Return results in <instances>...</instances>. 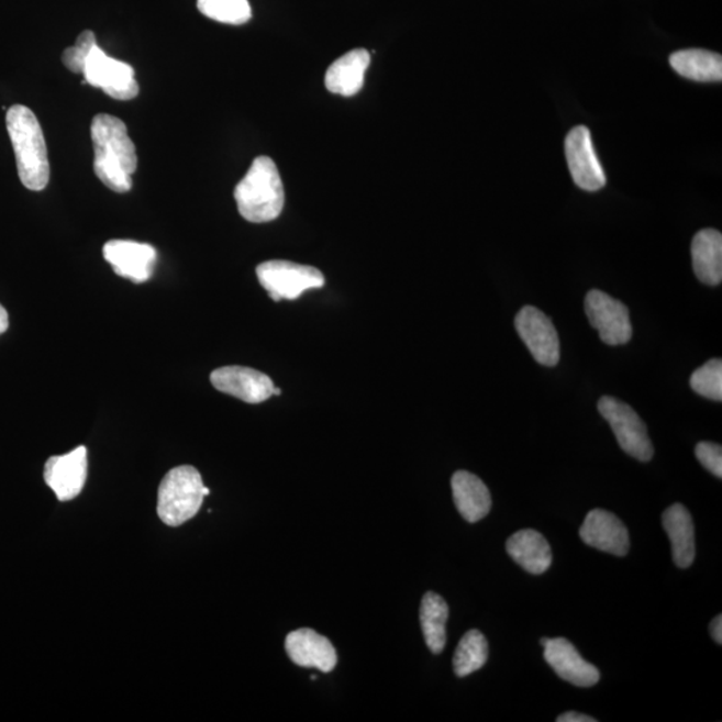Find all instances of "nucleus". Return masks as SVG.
Here are the masks:
<instances>
[{
  "mask_svg": "<svg viewBox=\"0 0 722 722\" xmlns=\"http://www.w3.org/2000/svg\"><path fill=\"white\" fill-rule=\"evenodd\" d=\"M690 387L701 397L714 401L722 400V362L712 359L696 369L690 378Z\"/></svg>",
  "mask_w": 722,
  "mask_h": 722,
  "instance_id": "obj_26",
  "label": "nucleus"
},
{
  "mask_svg": "<svg viewBox=\"0 0 722 722\" xmlns=\"http://www.w3.org/2000/svg\"><path fill=\"white\" fill-rule=\"evenodd\" d=\"M558 722H596V719L590 718L588 714L567 712L560 714L557 719Z\"/></svg>",
  "mask_w": 722,
  "mask_h": 722,
  "instance_id": "obj_29",
  "label": "nucleus"
},
{
  "mask_svg": "<svg viewBox=\"0 0 722 722\" xmlns=\"http://www.w3.org/2000/svg\"><path fill=\"white\" fill-rule=\"evenodd\" d=\"M5 122L22 184L34 191L45 189L51 181V163L40 121L29 108L14 104L8 110Z\"/></svg>",
  "mask_w": 722,
  "mask_h": 722,
  "instance_id": "obj_2",
  "label": "nucleus"
},
{
  "mask_svg": "<svg viewBox=\"0 0 722 722\" xmlns=\"http://www.w3.org/2000/svg\"><path fill=\"white\" fill-rule=\"evenodd\" d=\"M452 487L456 509L467 522L477 523L489 514L492 504L490 491L477 475L456 471Z\"/></svg>",
  "mask_w": 722,
  "mask_h": 722,
  "instance_id": "obj_20",
  "label": "nucleus"
},
{
  "mask_svg": "<svg viewBox=\"0 0 722 722\" xmlns=\"http://www.w3.org/2000/svg\"><path fill=\"white\" fill-rule=\"evenodd\" d=\"M566 159L574 182L586 191L601 190L607 185V175L597 157L588 127L577 126L567 134Z\"/></svg>",
  "mask_w": 722,
  "mask_h": 722,
  "instance_id": "obj_10",
  "label": "nucleus"
},
{
  "mask_svg": "<svg viewBox=\"0 0 722 722\" xmlns=\"http://www.w3.org/2000/svg\"><path fill=\"white\" fill-rule=\"evenodd\" d=\"M43 477L58 501H73L82 492L88 479V449L79 446L69 454L52 456L46 462Z\"/></svg>",
  "mask_w": 722,
  "mask_h": 722,
  "instance_id": "obj_11",
  "label": "nucleus"
},
{
  "mask_svg": "<svg viewBox=\"0 0 722 722\" xmlns=\"http://www.w3.org/2000/svg\"><path fill=\"white\" fill-rule=\"evenodd\" d=\"M97 46L96 34L90 30L84 31L78 36L76 45L66 48L62 60L64 65L73 73L82 74L86 59H88L92 48Z\"/></svg>",
  "mask_w": 722,
  "mask_h": 722,
  "instance_id": "obj_27",
  "label": "nucleus"
},
{
  "mask_svg": "<svg viewBox=\"0 0 722 722\" xmlns=\"http://www.w3.org/2000/svg\"><path fill=\"white\" fill-rule=\"evenodd\" d=\"M197 8L211 20L226 24H244L252 18L248 0H197Z\"/></svg>",
  "mask_w": 722,
  "mask_h": 722,
  "instance_id": "obj_25",
  "label": "nucleus"
},
{
  "mask_svg": "<svg viewBox=\"0 0 722 722\" xmlns=\"http://www.w3.org/2000/svg\"><path fill=\"white\" fill-rule=\"evenodd\" d=\"M663 526L671 543L673 560L681 569H688L696 558L692 515L684 504L675 503L664 512Z\"/></svg>",
  "mask_w": 722,
  "mask_h": 722,
  "instance_id": "obj_17",
  "label": "nucleus"
},
{
  "mask_svg": "<svg viewBox=\"0 0 722 722\" xmlns=\"http://www.w3.org/2000/svg\"><path fill=\"white\" fill-rule=\"evenodd\" d=\"M91 140L97 177L115 193H127L138 158L125 123L113 115L98 114L91 122Z\"/></svg>",
  "mask_w": 722,
  "mask_h": 722,
  "instance_id": "obj_1",
  "label": "nucleus"
},
{
  "mask_svg": "<svg viewBox=\"0 0 722 722\" xmlns=\"http://www.w3.org/2000/svg\"><path fill=\"white\" fill-rule=\"evenodd\" d=\"M103 257L115 274L135 284L151 279L157 262V251L149 244L132 240H110L103 246Z\"/></svg>",
  "mask_w": 722,
  "mask_h": 722,
  "instance_id": "obj_12",
  "label": "nucleus"
},
{
  "mask_svg": "<svg viewBox=\"0 0 722 722\" xmlns=\"http://www.w3.org/2000/svg\"><path fill=\"white\" fill-rule=\"evenodd\" d=\"M697 459L708 471L722 478V448L718 443L701 442L696 446Z\"/></svg>",
  "mask_w": 722,
  "mask_h": 722,
  "instance_id": "obj_28",
  "label": "nucleus"
},
{
  "mask_svg": "<svg viewBox=\"0 0 722 722\" xmlns=\"http://www.w3.org/2000/svg\"><path fill=\"white\" fill-rule=\"evenodd\" d=\"M585 312L590 324L609 345L629 343L633 336L631 313L627 307L612 296L592 289L585 299Z\"/></svg>",
  "mask_w": 722,
  "mask_h": 722,
  "instance_id": "obj_8",
  "label": "nucleus"
},
{
  "mask_svg": "<svg viewBox=\"0 0 722 722\" xmlns=\"http://www.w3.org/2000/svg\"><path fill=\"white\" fill-rule=\"evenodd\" d=\"M286 651L289 658L302 668L330 673L337 664V654L331 641L312 629H299L289 634Z\"/></svg>",
  "mask_w": 722,
  "mask_h": 722,
  "instance_id": "obj_16",
  "label": "nucleus"
},
{
  "mask_svg": "<svg viewBox=\"0 0 722 722\" xmlns=\"http://www.w3.org/2000/svg\"><path fill=\"white\" fill-rule=\"evenodd\" d=\"M515 329L536 362L554 367L559 362V337L553 321L535 307H523L515 318Z\"/></svg>",
  "mask_w": 722,
  "mask_h": 722,
  "instance_id": "obj_9",
  "label": "nucleus"
},
{
  "mask_svg": "<svg viewBox=\"0 0 722 722\" xmlns=\"http://www.w3.org/2000/svg\"><path fill=\"white\" fill-rule=\"evenodd\" d=\"M506 551L523 570L534 574V576H541L552 566L551 545L545 536L535 530H521V532L512 534L506 543Z\"/></svg>",
  "mask_w": 722,
  "mask_h": 722,
  "instance_id": "obj_18",
  "label": "nucleus"
},
{
  "mask_svg": "<svg viewBox=\"0 0 722 722\" xmlns=\"http://www.w3.org/2000/svg\"><path fill=\"white\" fill-rule=\"evenodd\" d=\"M711 634L719 645L722 644V617L718 615L711 623Z\"/></svg>",
  "mask_w": 722,
  "mask_h": 722,
  "instance_id": "obj_30",
  "label": "nucleus"
},
{
  "mask_svg": "<svg viewBox=\"0 0 722 722\" xmlns=\"http://www.w3.org/2000/svg\"><path fill=\"white\" fill-rule=\"evenodd\" d=\"M202 477L193 466L173 468L165 475L158 489L157 512L159 520L170 527L181 526L201 509L203 498Z\"/></svg>",
  "mask_w": 722,
  "mask_h": 722,
  "instance_id": "obj_4",
  "label": "nucleus"
},
{
  "mask_svg": "<svg viewBox=\"0 0 722 722\" xmlns=\"http://www.w3.org/2000/svg\"><path fill=\"white\" fill-rule=\"evenodd\" d=\"M693 270L701 282L719 286L722 280V236L719 231L702 230L692 241Z\"/></svg>",
  "mask_w": 722,
  "mask_h": 722,
  "instance_id": "obj_21",
  "label": "nucleus"
},
{
  "mask_svg": "<svg viewBox=\"0 0 722 722\" xmlns=\"http://www.w3.org/2000/svg\"><path fill=\"white\" fill-rule=\"evenodd\" d=\"M448 614V604L440 595L425 592L421 607V625L425 644L434 654L442 653L446 646Z\"/></svg>",
  "mask_w": 722,
  "mask_h": 722,
  "instance_id": "obj_23",
  "label": "nucleus"
},
{
  "mask_svg": "<svg viewBox=\"0 0 722 722\" xmlns=\"http://www.w3.org/2000/svg\"><path fill=\"white\" fill-rule=\"evenodd\" d=\"M234 199L246 221L263 224L279 218L286 193L274 160L267 156L253 160L251 169L234 189Z\"/></svg>",
  "mask_w": 722,
  "mask_h": 722,
  "instance_id": "obj_3",
  "label": "nucleus"
},
{
  "mask_svg": "<svg viewBox=\"0 0 722 722\" xmlns=\"http://www.w3.org/2000/svg\"><path fill=\"white\" fill-rule=\"evenodd\" d=\"M371 55L364 48H356L333 62L325 74V86L333 95L352 97L357 95L364 85Z\"/></svg>",
  "mask_w": 722,
  "mask_h": 722,
  "instance_id": "obj_19",
  "label": "nucleus"
},
{
  "mask_svg": "<svg viewBox=\"0 0 722 722\" xmlns=\"http://www.w3.org/2000/svg\"><path fill=\"white\" fill-rule=\"evenodd\" d=\"M257 279L274 301L296 300L308 289L324 286L323 274L310 265L271 260L258 265Z\"/></svg>",
  "mask_w": 722,
  "mask_h": 722,
  "instance_id": "obj_5",
  "label": "nucleus"
},
{
  "mask_svg": "<svg viewBox=\"0 0 722 722\" xmlns=\"http://www.w3.org/2000/svg\"><path fill=\"white\" fill-rule=\"evenodd\" d=\"M598 411L612 427L623 452L641 462L653 458L654 448L646 425L631 406L613 397H603L598 401Z\"/></svg>",
  "mask_w": 722,
  "mask_h": 722,
  "instance_id": "obj_6",
  "label": "nucleus"
},
{
  "mask_svg": "<svg viewBox=\"0 0 722 722\" xmlns=\"http://www.w3.org/2000/svg\"><path fill=\"white\" fill-rule=\"evenodd\" d=\"M211 381L215 390L249 404L263 403L275 390L274 381L268 375L241 366L214 369Z\"/></svg>",
  "mask_w": 722,
  "mask_h": 722,
  "instance_id": "obj_14",
  "label": "nucleus"
},
{
  "mask_svg": "<svg viewBox=\"0 0 722 722\" xmlns=\"http://www.w3.org/2000/svg\"><path fill=\"white\" fill-rule=\"evenodd\" d=\"M9 329V314L2 306H0V335Z\"/></svg>",
  "mask_w": 722,
  "mask_h": 722,
  "instance_id": "obj_31",
  "label": "nucleus"
},
{
  "mask_svg": "<svg viewBox=\"0 0 722 722\" xmlns=\"http://www.w3.org/2000/svg\"><path fill=\"white\" fill-rule=\"evenodd\" d=\"M545 646L546 663L567 682L579 688H590L601 680V673L595 665L586 662L577 647L566 638H542Z\"/></svg>",
  "mask_w": 722,
  "mask_h": 722,
  "instance_id": "obj_13",
  "label": "nucleus"
},
{
  "mask_svg": "<svg viewBox=\"0 0 722 722\" xmlns=\"http://www.w3.org/2000/svg\"><path fill=\"white\" fill-rule=\"evenodd\" d=\"M489 658V644L479 631H470L463 635L454 654V670L458 677L470 676L484 668Z\"/></svg>",
  "mask_w": 722,
  "mask_h": 722,
  "instance_id": "obj_24",
  "label": "nucleus"
},
{
  "mask_svg": "<svg viewBox=\"0 0 722 722\" xmlns=\"http://www.w3.org/2000/svg\"><path fill=\"white\" fill-rule=\"evenodd\" d=\"M673 70L696 82H721L722 58L720 54L689 48L670 55Z\"/></svg>",
  "mask_w": 722,
  "mask_h": 722,
  "instance_id": "obj_22",
  "label": "nucleus"
},
{
  "mask_svg": "<svg viewBox=\"0 0 722 722\" xmlns=\"http://www.w3.org/2000/svg\"><path fill=\"white\" fill-rule=\"evenodd\" d=\"M84 84L102 89L116 101H131L138 96L140 86L131 65L108 57L98 45L92 48L84 66Z\"/></svg>",
  "mask_w": 722,
  "mask_h": 722,
  "instance_id": "obj_7",
  "label": "nucleus"
},
{
  "mask_svg": "<svg viewBox=\"0 0 722 722\" xmlns=\"http://www.w3.org/2000/svg\"><path fill=\"white\" fill-rule=\"evenodd\" d=\"M579 536L590 547L604 553L625 557L631 548L629 532L613 512L604 510H592L586 515Z\"/></svg>",
  "mask_w": 722,
  "mask_h": 722,
  "instance_id": "obj_15",
  "label": "nucleus"
}]
</instances>
